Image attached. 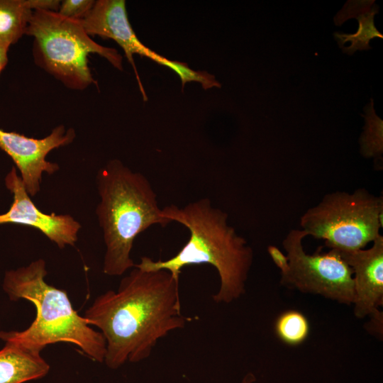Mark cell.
Wrapping results in <instances>:
<instances>
[{"instance_id":"cell-19","label":"cell","mask_w":383,"mask_h":383,"mask_svg":"<svg viewBox=\"0 0 383 383\" xmlns=\"http://www.w3.org/2000/svg\"><path fill=\"white\" fill-rule=\"evenodd\" d=\"M267 252L275 265L281 272L286 270L288 266V259L287 255H284L283 252L274 245H269L267 247Z\"/></svg>"},{"instance_id":"cell-13","label":"cell","mask_w":383,"mask_h":383,"mask_svg":"<svg viewBox=\"0 0 383 383\" xmlns=\"http://www.w3.org/2000/svg\"><path fill=\"white\" fill-rule=\"evenodd\" d=\"M374 2L365 1L351 16V18L357 19L359 24L355 33H334V38L344 53L351 55L357 50H370L371 47L369 43L372 39H383V35L374 26V17L379 12V6Z\"/></svg>"},{"instance_id":"cell-16","label":"cell","mask_w":383,"mask_h":383,"mask_svg":"<svg viewBox=\"0 0 383 383\" xmlns=\"http://www.w3.org/2000/svg\"><path fill=\"white\" fill-rule=\"evenodd\" d=\"M274 330L283 343L291 346L301 344L310 331L307 318L300 311L288 310L281 313L275 321Z\"/></svg>"},{"instance_id":"cell-11","label":"cell","mask_w":383,"mask_h":383,"mask_svg":"<svg viewBox=\"0 0 383 383\" xmlns=\"http://www.w3.org/2000/svg\"><path fill=\"white\" fill-rule=\"evenodd\" d=\"M79 21L89 36L99 35L115 40L123 50L131 64L144 100L143 89L133 60L138 54L150 59L154 51L145 46L138 38L129 22L124 0H97L89 13Z\"/></svg>"},{"instance_id":"cell-6","label":"cell","mask_w":383,"mask_h":383,"mask_svg":"<svg viewBox=\"0 0 383 383\" xmlns=\"http://www.w3.org/2000/svg\"><path fill=\"white\" fill-rule=\"evenodd\" d=\"M307 235L325 240L330 249H364L380 235L383 227V199L363 188L353 193L337 191L326 194L300 218Z\"/></svg>"},{"instance_id":"cell-2","label":"cell","mask_w":383,"mask_h":383,"mask_svg":"<svg viewBox=\"0 0 383 383\" xmlns=\"http://www.w3.org/2000/svg\"><path fill=\"white\" fill-rule=\"evenodd\" d=\"M163 216L184 226L189 238L182 249L165 260L142 257L135 267L143 270H166L179 278L182 269L208 264L218 272L220 287L212 296L216 303L229 304L245 292V283L253 260V251L245 239L228 222V213L213 206L208 198L182 207L170 205Z\"/></svg>"},{"instance_id":"cell-9","label":"cell","mask_w":383,"mask_h":383,"mask_svg":"<svg viewBox=\"0 0 383 383\" xmlns=\"http://www.w3.org/2000/svg\"><path fill=\"white\" fill-rule=\"evenodd\" d=\"M4 182L13 201L9 211L0 214V225L15 223L36 228L60 249L76 243L82 228L79 221L70 214L42 212L31 200L15 167Z\"/></svg>"},{"instance_id":"cell-15","label":"cell","mask_w":383,"mask_h":383,"mask_svg":"<svg viewBox=\"0 0 383 383\" xmlns=\"http://www.w3.org/2000/svg\"><path fill=\"white\" fill-rule=\"evenodd\" d=\"M364 110L365 124L359 139L360 151L364 157L380 159L383 153V121L376 114L372 99Z\"/></svg>"},{"instance_id":"cell-3","label":"cell","mask_w":383,"mask_h":383,"mask_svg":"<svg viewBox=\"0 0 383 383\" xmlns=\"http://www.w3.org/2000/svg\"><path fill=\"white\" fill-rule=\"evenodd\" d=\"M96 181L100 198L96 214L106 247L103 272L121 276L135 266L131 252L136 237L154 225L172 222L163 216L147 177L120 160L108 162Z\"/></svg>"},{"instance_id":"cell-4","label":"cell","mask_w":383,"mask_h":383,"mask_svg":"<svg viewBox=\"0 0 383 383\" xmlns=\"http://www.w3.org/2000/svg\"><path fill=\"white\" fill-rule=\"evenodd\" d=\"M45 261L40 258L5 272L2 287L9 299L31 302L36 315L26 329L0 331V338L40 350L56 343H72L91 360L104 362L106 341L103 335L74 309L66 291L45 282Z\"/></svg>"},{"instance_id":"cell-21","label":"cell","mask_w":383,"mask_h":383,"mask_svg":"<svg viewBox=\"0 0 383 383\" xmlns=\"http://www.w3.org/2000/svg\"><path fill=\"white\" fill-rule=\"evenodd\" d=\"M256 381L255 374L252 372L247 373L243 378L241 383H254Z\"/></svg>"},{"instance_id":"cell-10","label":"cell","mask_w":383,"mask_h":383,"mask_svg":"<svg viewBox=\"0 0 383 383\" xmlns=\"http://www.w3.org/2000/svg\"><path fill=\"white\" fill-rule=\"evenodd\" d=\"M334 250V249H333ZM352 269L354 277V313L357 318L370 316L372 328L382 333L383 237L378 236L369 249L337 250Z\"/></svg>"},{"instance_id":"cell-5","label":"cell","mask_w":383,"mask_h":383,"mask_svg":"<svg viewBox=\"0 0 383 383\" xmlns=\"http://www.w3.org/2000/svg\"><path fill=\"white\" fill-rule=\"evenodd\" d=\"M26 35L33 38L35 65L67 89L84 90L96 84L88 65L89 53L99 55L123 70L122 56L116 49L96 43L79 20L65 18L57 12L33 11Z\"/></svg>"},{"instance_id":"cell-17","label":"cell","mask_w":383,"mask_h":383,"mask_svg":"<svg viewBox=\"0 0 383 383\" xmlns=\"http://www.w3.org/2000/svg\"><path fill=\"white\" fill-rule=\"evenodd\" d=\"M152 60L174 71L181 79L182 89L186 83L193 81L200 83L204 89L221 86L213 75L205 71H194L186 64L168 60L157 53Z\"/></svg>"},{"instance_id":"cell-7","label":"cell","mask_w":383,"mask_h":383,"mask_svg":"<svg viewBox=\"0 0 383 383\" xmlns=\"http://www.w3.org/2000/svg\"><path fill=\"white\" fill-rule=\"evenodd\" d=\"M303 230H291L282 242L288 266L281 272V284L303 293L318 294L339 303L354 301L353 272L336 250L312 255L304 249Z\"/></svg>"},{"instance_id":"cell-14","label":"cell","mask_w":383,"mask_h":383,"mask_svg":"<svg viewBox=\"0 0 383 383\" xmlns=\"http://www.w3.org/2000/svg\"><path fill=\"white\" fill-rule=\"evenodd\" d=\"M33 12L31 0H0V45L10 47L26 35Z\"/></svg>"},{"instance_id":"cell-18","label":"cell","mask_w":383,"mask_h":383,"mask_svg":"<svg viewBox=\"0 0 383 383\" xmlns=\"http://www.w3.org/2000/svg\"><path fill=\"white\" fill-rule=\"evenodd\" d=\"M94 2V0H63L57 13L67 18L79 20L89 13Z\"/></svg>"},{"instance_id":"cell-8","label":"cell","mask_w":383,"mask_h":383,"mask_svg":"<svg viewBox=\"0 0 383 383\" xmlns=\"http://www.w3.org/2000/svg\"><path fill=\"white\" fill-rule=\"evenodd\" d=\"M75 138L74 129L63 125L40 139L0 128V149L12 159L26 190L33 197L40 190L43 174H52L60 169L57 163L46 160L47 155L55 148L70 145Z\"/></svg>"},{"instance_id":"cell-1","label":"cell","mask_w":383,"mask_h":383,"mask_svg":"<svg viewBox=\"0 0 383 383\" xmlns=\"http://www.w3.org/2000/svg\"><path fill=\"white\" fill-rule=\"evenodd\" d=\"M179 288V278L166 270L134 266L116 291L94 300L84 317L105 339L109 368L147 359L160 339L192 320L182 313Z\"/></svg>"},{"instance_id":"cell-12","label":"cell","mask_w":383,"mask_h":383,"mask_svg":"<svg viewBox=\"0 0 383 383\" xmlns=\"http://www.w3.org/2000/svg\"><path fill=\"white\" fill-rule=\"evenodd\" d=\"M0 350V383H23L40 379L50 371L41 350L6 341Z\"/></svg>"},{"instance_id":"cell-20","label":"cell","mask_w":383,"mask_h":383,"mask_svg":"<svg viewBox=\"0 0 383 383\" xmlns=\"http://www.w3.org/2000/svg\"><path fill=\"white\" fill-rule=\"evenodd\" d=\"M9 46L0 45V73L8 62Z\"/></svg>"}]
</instances>
